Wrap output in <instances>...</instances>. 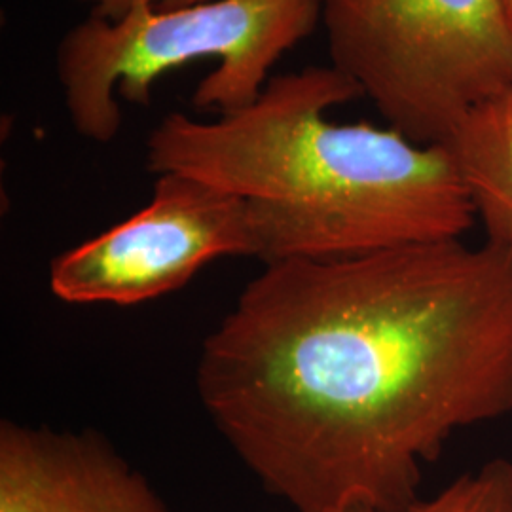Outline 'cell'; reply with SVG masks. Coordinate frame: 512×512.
I'll return each instance as SVG.
<instances>
[{
    "label": "cell",
    "mask_w": 512,
    "mask_h": 512,
    "mask_svg": "<svg viewBox=\"0 0 512 512\" xmlns=\"http://www.w3.org/2000/svg\"><path fill=\"white\" fill-rule=\"evenodd\" d=\"M499 6H501L503 18H505V23L509 27V33H511L512 38V0H499Z\"/></svg>",
    "instance_id": "cell-10"
},
{
    "label": "cell",
    "mask_w": 512,
    "mask_h": 512,
    "mask_svg": "<svg viewBox=\"0 0 512 512\" xmlns=\"http://www.w3.org/2000/svg\"><path fill=\"white\" fill-rule=\"evenodd\" d=\"M319 18L321 0H209L169 10L137 4L120 18L90 14L55 52L65 109L84 139L110 143L122 128L116 97L148 107L160 76L200 59L219 67L198 84L192 107L219 116L243 109Z\"/></svg>",
    "instance_id": "cell-3"
},
{
    "label": "cell",
    "mask_w": 512,
    "mask_h": 512,
    "mask_svg": "<svg viewBox=\"0 0 512 512\" xmlns=\"http://www.w3.org/2000/svg\"><path fill=\"white\" fill-rule=\"evenodd\" d=\"M488 241L512 255V88L473 110L444 145Z\"/></svg>",
    "instance_id": "cell-7"
},
{
    "label": "cell",
    "mask_w": 512,
    "mask_h": 512,
    "mask_svg": "<svg viewBox=\"0 0 512 512\" xmlns=\"http://www.w3.org/2000/svg\"><path fill=\"white\" fill-rule=\"evenodd\" d=\"M357 97L332 65L272 76L251 105L217 120L167 114L148 135V169L239 196L264 264L463 238L476 211L452 152L329 122L327 110Z\"/></svg>",
    "instance_id": "cell-2"
},
{
    "label": "cell",
    "mask_w": 512,
    "mask_h": 512,
    "mask_svg": "<svg viewBox=\"0 0 512 512\" xmlns=\"http://www.w3.org/2000/svg\"><path fill=\"white\" fill-rule=\"evenodd\" d=\"M78 2L92 4V16L114 19L120 18L122 14L128 12L131 6H137V4H147V6H152V8L169 10V8L192 6V4L209 2V0H78Z\"/></svg>",
    "instance_id": "cell-9"
},
{
    "label": "cell",
    "mask_w": 512,
    "mask_h": 512,
    "mask_svg": "<svg viewBox=\"0 0 512 512\" xmlns=\"http://www.w3.org/2000/svg\"><path fill=\"white\" fill-rule=\"evenodd\" d=\"M0 512H173L93 429L2 421Z\"/></svg>",
    "instance_id": "cell-6"
},
{
    "label": "cell",
    "mask_w": 512,
    "mask_h": 512,
    "mask_svg": "<svg viewBox=\"0 0 512 512\" xmlns=\"http://www.w3.org/2000/svg\"><path fill=\"white\" fill-rule=\"evenodd\" d=\"M330 65L389 128L446 145L463 120L512 88L499 0H321Z\"/></svg>",
    "instance_id": "cell-4"
},
{
    "label": "cell",
    "mask_w": 512,
    "mask_h": 512,
    "mask_svg": "<svg viewBox=\"0 0 512 512\" xmlns=\"http://www.w3.org/2000/svg\"><path fill=\"white\" fill-rule=\"evenodd\" d=\"M401 512H512V463L490 459Z\"/></svg>",
    "instance_id": "cell-8"
},
{
    "label": "cell",
    "mask_w": 512,
    "mask_h": 512,
    "mask_svg": "<svg viewBox=\"0 0 512 512\" xmlns=\"http://www.w3.org/2000/svg\"><path fill=\"white\" fill-rule=\"evenodd\" d=\"M220 256H255L247 203L183 173H160L150 202L50 266L67 304L135 306L184 287Z\"/></svg>",
    "instance_id": "cell-5"
},
{
    "label": "cell",
    "mask_w": 512,
    "mask_h": 512,
    "mask_svg": "<svg viewBox=\"0 0 512 512\" xmlns=\"http://www.w3.org/2000/svg\"><path fill=\"white\" fill-rule=\"evenodd\" d=\"M196 387L294 512L404 511L456 431L512 414V255L444 239L266 264Z\"/></svg>",
    "instance_id": "cell-1"
}]
</instances>
